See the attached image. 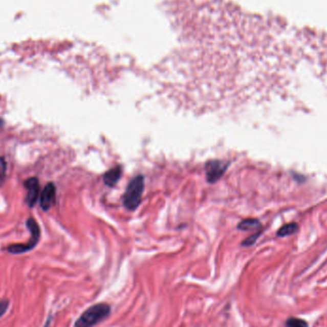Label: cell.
<instances>
[{
  "label": "cell",
  "mask_w": 327,
  "mask_h": 327,
  "mask_svg": "<svg viewBox=\"0 0 327 327\" xmlns=\"http://www.w3.org/2000/svg\"><path fill=\"white\" fill-rule=\"evenodd\" d=\"M111 306L107 303H97L90 306L76 320L75 327H94L110 316Z\"/></svg>",
  "instance_id": "1"
},
{
  "label": "cell",
  "mask_w": 327,
  "mask_h": 327,
  "mask_svg": "<svg viewBox=\"0 0 327 327\" xmlns=\"http://www.w3.org/2000/svg\"><path fill=\"white\" fill-rule=\"evenodd\" d=\"M144 188L145 180L142 175L136 176L128 184L124 195V206L128 210H135L140 205Z\"/></svg>",
  "instance_id": "2"
},
{
  "label": "cell",
  "mask_w": 327,
  "mask_h": 327,
  "mask_svg": "<svg viewBox=\"0 0 327 327\" xmlns=\"http://www.w3.org/2000/svg\"><path fill=\"white\" fill-rule=\"evenodd\" d=\"M27 227L31 232V239L28 243L25 244H13L8 246L7 251L9 253L14 254H20L27 253L31 250H33L36 247L40 238V229L39 226L36 223V220L34 218L30 217L27 220Z\"/></svg>",
  "instance_id": "3"
},
{
  "label": "cell",
  "mask_w": 327,
  "mask_h": 327,
  "mask_svg": "<svg viewBox=\"0 0 327 327\" xmlns=\"http://www.w3.org/2000/svg\"><path fill=\"white\" fill-rule=\"evenodd\" d=\"M56 202V187L53 183L45 186L40 194V206L45 211H49Z\"/></svg>",
  "instance_id": "4"
},
{
  "label": "cell",
  "mask_w": 327,
  "mask_h": 327,
  "mask_svg": "<svg viewBox=\"0 0 327 327\" xmlns=\"http://www.w3.org/2000/svg\"><path fill=\"white\" fill-rule=\"evenodd\" d=\"M228 164L221 161H211L206 166V175L210 182H214L220 178Z\"/></svg>",
  "instance_id": "5"
},
{
  "label": "cell",
  "mask_w": 327,
  "mask_h": 327,
  "mask_svg": "<svg viewBox=\"0 0 327 327\" xmlns=\"http://www.w3.org/2000/svg\"><path fill=\"white\" fill-rule=\"evenodd\" d=\"M24 186L27 189L26 202L30 207H34L36 205L37 198L39 195V184L36 177H32L24 182Z\"/></svg>",
  "instance_id": "6"
},
{
  "label": "cell",
  "mask_w": 327,
  "mask_h": 327,
  "mask_svg": "<svg viewBox=\"0 0 327 327\" xmlns=\"http://www.w3.org/2000/svg\"><path fill=\"white\" fill-rule=\"evenodd\" d=\"M122 167H115L112 169L108 170L104 176H103V181L109 186V187H113L114 185H116L117 182L119 181V179L122 176Z\"/></svg>",
  "instance_id": "7"
},
{
  "label": "cell",
  "mask_w": 327,
  "mask_h": 327,
  "mask_svg": "<svg viewBox=\"0 0 327 327\" xmlns=\"http://www.w3.org/2000/svg\"><path fill=\"white\" fill-rule=\"evenodd\" d=\"M298 226L297 223H290V224L281 227L277 232V235L278 236H287V235L296 233L298 231Z\"/></svg>",
  "instance_id": "8"
},
{
  "label": "cell",
  "mask_w": 327,
  "mask_h": 327,
  "mask_svg": "<svg viewBox=\"0 0 327 327\" xmlns=\"http://www.w3.org/2000/svg\"><path fill=\"white\" fill-rule=\"evenodd\" d=\"M286 327H308L307 321L298 318H288L285 322Z\"/></svg>",
  "instance_id": "9"
},
{
  "label": "cell",
  "mask_w": 327,
  "mask_h": 327,
  "mask_svg": "<svg viewBox=\"0 0 327 327\" xmlns=\"http://www.w3.org/2000/svg\"><path fill=\"white\" fill-rule=\"evenodd\" d=\"M258 226H259V223H258L257 220L248 219V220L243 221V222L240 224L239 227L242 230H250V229H253V228L258 227Z\"/></svg>",
  "instance_id": "10"
},
{
  "label": "cell",
  "mask_w": 327,
  "mask_h": 327,
  "mask_svg": "<svg viewBox=\"0 0 327 327\" xmlns=\"http://www.w3.org/2000/svg\"><path fill=\"white\" fill-rule=\"evenodd\" d=\"M6 170H7V164L3 157H0V186L5 180L6 177Z\"/></svg>",
  "instance_id": "11"
},
{
  "label": "cell",
  "mask_w": 327,
  "mask_h": 327,
  "mask_svg": "<svg viewBox=\"0 0 327 327\" xmlns=\"http://www.w3.org/2000/svg\"><path fill=\"white\" fill-rule=\"evenodd\" d=\"M10 306L9 299H0V319L6 314Z\"/></svg>",
  "instance_id": "12"
},
{
  "label": "cell",
  "mask_w": 327,
  "mask_h": 327,
  "mask_svg": "<svg viewBox=\"0 0 327 327\" xmlns=\"http://www.w3.org/2000/svg\"><path fill=\"white\" fill-rule=\"evenodd\" d=\"M259 234H260V233H255L254 235H252L251 237L247 238L245 242H243V245H245V246H250V245L254 244V242H255V240H256V238L258 237V235H259Z\"/></svg>",
  "instance_id": "13"
},
{
  "label": "cell",
  "mask_w": 327,
  "mask_h": 327,
  "mask_svg": "<svg viewBox=\"0 0 327 327\" xmlns=\"http://www.w3.org/2000/svg\"><path fill=\"white\" fill-rule=\"evenodd\" d=\"M3 124H4V121H3L2 119H0V127H1Z\"/></svg>",
  "instance_id": "14"
}]
</instances>
